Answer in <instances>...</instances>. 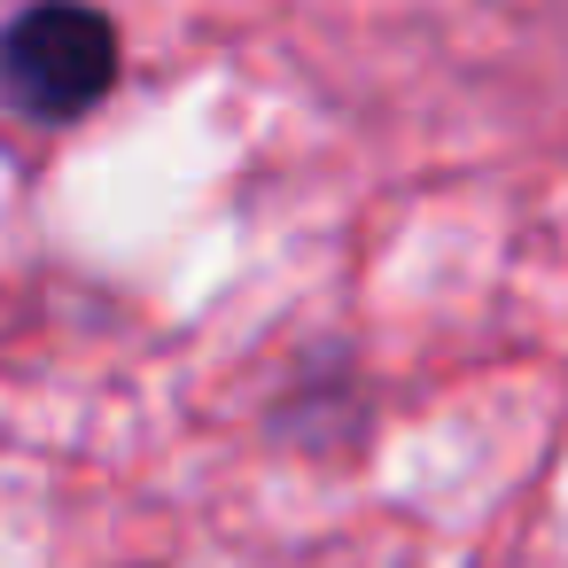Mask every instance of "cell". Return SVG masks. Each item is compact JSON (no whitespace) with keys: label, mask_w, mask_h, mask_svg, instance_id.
<instances>
[{"label":"cell","mask_w":568,"mask_h":568,"mask_svg":"<svg viewBox=\"0 0 568 568\" xmlns=\"http://www.w3.org/2000/svg\"><path fill=\"white\" fill-rule=\"evenodd\" d=\"M125 79V24L79 0H40L0 24V110L40 125V133H71L87 125Z\"/></svg>","instance_id":"obj_1"}]
</instances>
